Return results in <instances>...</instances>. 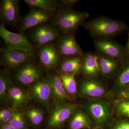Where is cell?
Returning <instances> with one entry per match:
<instances>
[{
    "label": "cell",
    "mask_w": 129,
    "mask_h": 129,
    "mask_svg": "<svg viewBox=\"0 0 129 129\" xmlns=\"http://www.w3.org/2000/svg\"><path fill=\"white\" fill-rule=\"evenodd\" d=\"M93 37L107 38L120 34L125 29L126 24L118 20L101 17L83 24Z\"/></svg>",
    "instance_id": "obj_1"
},
{
    "label": "cell",
    "mask_w": 129,
    "mask_h": 129,
    "mask_svg": "<svg viewBox=\"0 0 129 129\" xmlns=\"http://www.w3.org/2000/svg\"><path fill=\"white\" fill-rule=\"evenodd\" d=\"M116 102L105 97L88 99L84 107L93 120L100 125H104L112 120L115 113Z\"/></svg>",
    "instance_id": "obj_2"
},
{
    "label": "cell",
    "mask_w": 129,
    "mask_h": 129,
    "mask_svg": "<svg viewBox=\"0 0 129 129\" xmlns=\"http://www.w3.org/2000/svg\"><path fill=\"white\" fill-rule=\"evenodd\" d=\"M89 17L88 13L75 11L73 8H64L53 17L51 22L55 25L62 34L74 33Z\"/></svg>",
    "instance_id": "obj_3"
},
{
    "label": "cell",
    "mask_w": 129,
    "mask_h": 129,
    "mask_svg": "<svg viewBox=\"0 0 129 129\" xmlns=\"http://www.w3.org/2000/svg\"><path fill=\"white\" fill-rule=\"evenodd\" d=\"M61 34L55 25L50 22L30 29L27 36L37 50L44 45L55 42Z\"/></svg>",
    "instance_id": "obj_4"
},
{
    "label": "cell",
    "mask_w": 129,
    "mask_h": 129,
    "mask_svg": "<svg viewBox=\"0 0 129 129\" xmlns=\"http://www.w3.org/2000/svg\"><path fill=\"white\" fill-rule=\"evenodd\" d=\"M36 56L35 53L23 50L6 47L0 49L1 64L11 69L19 68Z\"/></svg>",
    "instance_id": "obj_5"
},
{
    "label": "cell",
    "mask_w": 129,
    "mask_h": 129,
    "mask_svg": "<svg viewBox=\"0 0 129 129\" xmlns=\"http://www.w3.org/2000/svg\"><path fill=\"white\" fill-rule=\"evenodd\" d=\"M0 36L8 48L19 49L36 54L37 50L24 33H14L8 30L2 23L0 24Z\"/></svg>",
    "instance_id": "obj_6"
},
{
    "label": "cell",
    "mask_w": 129,
    "mask_h": 129,
    "mask_svg": "<svg viewBox=\"0 0 129 129\" xmlns=\"http://www.w3.org/2000/svg\"><path fill=\"white\" fill-rule=\"evenodd\" d=\"M20 8L18 0H1L0 21L3 25L12 27L18 26L21 22Z\"/></svg>",
    "instance_id": "obj_7"
},
{
    "label": "cell",
    "mask_w": 129,
    "mask_h": 129,
    "mask_svg": "<svg viewBox=\"0 0 129 129\" xmlns=\"http://www.w3.org/2000/svg\"><path fill=\"white\" fill-rule=\"evenodd\" d=\"M53 18L50 14L41 8H30L28 13L21 19L17 28L19 32L24 33L41 24L50 22Z\"/></svg>",
    "instance_id": "obj_8"
},
{
    "label": "cell",
    "mask_w": 129,
    "mask_h": 129,
    "mask_svg": "<svg viewBox=\"0 0 129 129\" xmlns=\"http://www.w3.org/2000/svg\"><path fill=\"white\" fill-rule=\"evenodd\" d=\"M80 91L81 95L87 99L105 97L108 93L105 83L98 77L85 78L81 81Z\"/></svg>",
    "instance_id": "obj_9"
},
{
    "label": "cell",
    "mask_w": 129,
    "mask_h": 129,
    "mask_svg": "<svg viewBox=\"0 0 129 129\" xmlns=\"http://www.w3.org/2000/svg\"><path fill=\"white\" fill-rule=\"evenodd\" d=\"M36 56L41 66L47 70L57 68L62 58L55 42L44 45L37 49Z\"/></svg>",
    "instance_id": "obj_10"
},
{
    "label": "cell",
    "mask_w": 129,
    "mask_h": 129,
    "mask_svg": "<svg viewBox=\"0 0 129 129\" xmlns=\"http://www.w3.org/2000/svg\"><path fill=\"white\" fill-rule=\"evenodd\" d=\"M55 43L62 58L84 55L74 33L61 34Z\"/></svg>",
    "instance_id": "obj_11"
},
{
    "label": "cell",
    "mask_w": 129,
    "mask_h": 129,
    "mask_svg": "<svg viewBox=\"0 0 129 129\" xmlns=\"http://www.w3.org/2000/svg\"><path fill=\"white\" fill-rule=\"evenodd\" d=\"M35 58L18 69L14 75L18 82L26 85L34 84L42 78L41 70L34 62Z\"/></svg>",
    "instance_id": "obj_12"
},
{
    "label": "cell",
    "mask_w": 129,
    "mask_h": 129,
    "mask_svg": "<svg viewBox=\"0 0 129 129\" xmlns=\"http://www.w3.org/2000/svg\"><path fill=\"white\" fill-rule=\"evenodd\" d=\"M94 44L100 55L119 61L124 57V51L122 47L116 42L107 38H100L95 40Z\"/></svg>",
    "instance_id": "obj_13"
},
{
    "label": "cell",
    "mask_w": 129,
    "mask_h": 129,
    "mask_svg": "<svg viewBox=\"0 0 129 129\" xmlns=\"http://www.w3.org/2000/svg\"><path fill=\"white\" fill-rule=\"evenodd\" d=\"M81 106L76 103L62 102L57 105L52 113L48 121L50 127L59 126L70 118Z\"/></svg>",
    "instance_id": "obj_14"
},
{
    "label": "cell",
    "mask_w": 129,
    "mask_h": 129,
    "mask_svg": "<svg viewBox=\"0 0 129 129\" xmlns=\"http://www.w3.org/2000/svg\"><path fill=\"white\" fill-rule=\"evenodd\" d=\"M70 120V129H90L94 121L87 110L80 106L75 111Z\"/></svg>",
    "instance_id": "obj_15"
},
{
    "label": "cell",
    "mask_w": 129,
    "mask_h": 129,
    "mask_svg": "<svg viewBox=\"0 0 129 129\" xmlns=\"http://www.w3.org/2000/svg\"><path fill=\"white\" fill-rule=\"evenodd\" d=\"M32 88L31 92L35 98L48 107L51 90L47 77L42 78L36 82Z\"/></svg>",
    "instance_id": "obj_16"
},
{
    "label": "cell",
    "mask_w": 129,
    "mask_h": 129,
    "mask_svg": "<svg viewBox=\"0 0 129 129\" xmlns=\"http://www.w3.org/2000/svg\"><path fill=\"white\" fill-rule=\"evenodd\" d=\"M23 1L30 8H39L45 10L53 17L61 9L67 8L63 0H24Z\"/></svg>",
    "instance_id": "obj_17"
},
{
    "label": "cell",
    "mask_w": 129,
    "mask_h": 129,
    "mask_svg": "<svg viewBox=\"0 0 129 129\" xmlns=\"http://www.w3.org/2000/svg\"><path fill=\"white\" fill-rule=\"evenodd\" d=\"M80 72L85 78L98 77L100 75L98 53L88 52L84 54Z\"/></svg>",
    "instance_id": "obj_18"
},
{
    "label": "cell",
    "mask_w": 129,
    "mask_h": 129,
    "mask_svg": "<svg viewBox=\"0 0 129 129\" xmlns=\"http://www.w3.org/2000/svg\"><path fill=\"white\" fill-rule=\"evenodd\" d=\"M81 56L62 57L57 67V72L75 75L80 72L84 60Z\"/></svg>",
    "instance_id": "obj_19"
},
{
    "label": "cell",
    "mask_w": 129,
    "mask_h": 129,
    "mask_svg": "<svg viewBox=\"0 0 129 129\" xmlns=\"http://www.w3.org/2000/svg\"><path fill=\"white\" fill-rule=\"evenodd\" d=\"M100 75L107 78H112L119 73V62L98 53Z\"/></svg>",
    "instance_id": "obj_20"
},
{
    "label": "cell",
    "mask_w": 129,
    "mask_h": 129,
    "mask_svg": "<svg viewBox=\"0 0 129 129\" xmlns=\"http://www.w3.org/2000/svg\"><path fill=\"white\" fill-rule=\"evenodd\" d=\"M50 85L51 93L56 99L62 101H70L71 98L66 92L62 81L57 72L47 77Z\"/></svg>",
    "instance_id": "obj_21"
},
{
    "label": "cell",
    "mask_w": 129,
    "mask_h": 129,
    "mask_svg": "<svg viewBox=\"0 0 129 129\" xmlns=\"http://www.w3.org/2000/svg\"><path fill=\"white\" fill-rule=\"evenodd\" d=\"M7 96L16 108L25 105L29 100L28 95L23 90L16 86L9 87Z\"/></svg>",
    "instance_id": "obj_22"
},
{
    "label": "cell",
    "mask_w": 129,
    "mask_h": 129,
    "mask_svg": "<svg viewBox=\"0 0 129 129\" xmlns=\"http://www.w3.org/2000/svg\"><path fill=\"white\" fill-rule=\"evenodd\" d=\"M57 72V71H56ZM62 81L66 92L70 96H74L77 93V85L75 75L58 73Z\"/></svg>",
    "instance_id": "obj_23"
},
{
    "label": "cell",
    "mask_w": 129,
    "mask_h": 129,
    "mask_svg": "<svg viewBox=\"0 0 129 129\" xmlns=\"http://www.w3.org/2000/svg\"><path fill=\"white\" fill-rule=\"evenodd\" d=\"M129 86V60L119 72L114 82V88L118 92Z\"/></svg>",
    "instance_id": "obj_24"
},
{
    "label": "cell",
    "mask_w": 129,
    "mask_h": 129,
    "mask_svg": "<svg viewBox=\"0 0 129 129\" xmlns=\"http://www.w3.org/2000/svg\"><path fill=\"white\" fill-rule=\"evenodd\" d=\"M11 80L6 70H1L0 73V99L4 101L7 96L10 87Z\"/></svg>",
    "instance_id": "obj_25"
},
{
    "label": "cell",
    "mask_w": 129,
    "mask_h": 129,
    "mask_svg": "<svg viewBox=\"0 0 129 129\" xmlns=\"http://www.w3.org/2000/svg\"><path fill=\"white\" fill-rule=\"evenodd\" d=\"M8 124L16 129H27L24 118L21 113L14 111Z\"/></svg>",
    "instance_id": "obj_26"
},
{
    "label": "cell",
    "mask_w": 129,
    "mask_h": 129,
    "mask_svg": "<svg viewBox=\"0 0 129 129\" xmlns=\"http://www.w3.org/2000/svg\"><path fill=\"white\" fill-rule=\"evenodd\" d=\"M115 102V113L119 116L129 118V99Z\"/></svg>",
    "instance_id": "obj_27"
},
{
    "label": "cell",
    "mask_w": 129,
    "mask_h": 129,
    "mask_svg": "<svg viewBox=\"0 0 129 129\" xmlns=\"http://www.w3.org/2000/svg\"><path fill=\"white\" fill-rule=\"evenodd\" d=\"M26 114L30 122L35 125L40 124L43 120V113L37 108L30 109Z\"/></svg>",
    "instance_id": "obj_28"
},
{
    "label": "cell",
    "mask_w": 129,
    "mask_h": 129,
    "mask_svg": "<svg viewBox=\"0 0 129 129\" xmlns=\"http://www.w3.org/2000/svg\"><path fill=\"white\" fill-rule=\"evenodd\" d=\"M112 129H129V119H119L115 122Z\"/></svg>",
    "instance_id": "obj_29"
},
{
    "label": "cell",
    "mask_w": 129,
    "mask_h": 129,
    "mask_svg": "<svg viewBox=\"0 0 129 129\" xmlns=\"http://www.w3.org/2000/svg\"><path fill=\"white\" fill-rule=\"evenodd\" d=\"M117 101L129 99V86L118 92Z\"/></svg>",
    "instance_id": "obj_30"
},
{
    "label": "cell",
    "mask_w": 129,
    "mask_h": 129,
    "mask_svg": "<svg viewBox=\"0 0 129 129\" xmlns=\"http://www.w3.org/2000/svg\"><path fill=\"white\" fill-rule=\"evenodd\" d=\"M14 111L12 109H8L5 115L2 118L0 119L1 122L3 123V124H6L7 123H9V121L11 119Z\"/></svg>",
    "instance_id": "obj_31"
},
{
    "label": "cell",
    "mask_w": 129,
    "mask_h": 129,
    "mask_svg": "<svg viewBox=\"0 0 129 129\" xmlns=\"http://www.w3.org/2000/svg\"><path fill=\"white\" fill-rule=\"evenodd\" d=\"M78 0H63L65 6L68 9H73L74 5L79 2Z\"/></svg>",
    "instance_id": "obj_32"
},
{
    "label": "cell",
    "mask_w": 129,
    "mask_h": 129,
    "mask_svg": "<svg viewBox=\"0 0 129 129\" xmlns=\"http://www.w3.org/2000/svg\"><path fill=\"white\" fill-rule=\"evenodd\" d=\"M1 129H10V126L8 124H3L2 127Z\"/></svg>",
    "instance_id": "obj_33"
},
{
    "label": "cell",
    "mask_w": 129,
    "mask_h": 129,
    "mask_svg": "<svg viewBox=\"0 0 129 129\" xmlns=\"http://www.w3.org/2000/svg\"><path fill=\"white\" fill-rule=\"evenodd\" d=\"M126 49H127V51H128V53L129 54V35L128 42H127V46H126Z\"/></svg>",
    "instance_id": "obj_34"
},
{
    "label": "cell",
    "mask_w": 129,
    "mask_h": 129,
    "mask_svg": "<svg viewBox=\"0 0 129 129\" xmlns=\"http://www.w3.org/2000/svg\"><path fill=\"white\" fill-rule=\"evenodd\" d=\"M9 126H10V125H9ZM10 129H16L14 128H13V127H11V126H10Z\"/></svg>",
    "instance_id": "obj_35"
}]
</instances>
